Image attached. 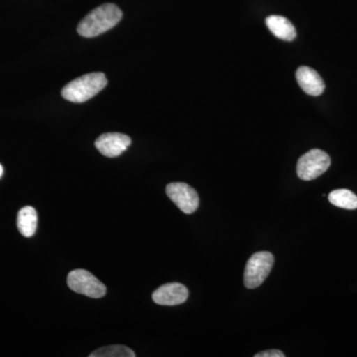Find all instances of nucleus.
Wrapping results in <instances>:
<instances>
[{"label":"nucleus","instance_id":"obj_15","mask_svg":"<svg viewBox=\"0 0 357 357\" xmlns=\"http://www.w3.org/2000/svg\"><path fill=\"white\" fill-rule=\"evenodd\" d=\"M2 175H3V167L0 164V178H1Z\"/></svg>","mask_w":357,"mask_h":357},{"label":"nucleus","instance_id":"obj_2","mask_svg":"<svg viewBox=\"0 0 357 357\" xmlns=\"http://www.w3.org/2000/svg\"><path fill=\"white\" fill-rule=\"evenodd\" d=\"M107 84V79L103 73H91L66 84L62 96L70 102L83 103L98 95Z\"/></svg>","mask_w":357,"mask_h":357},{"label":"nucleus","instance_id":"obj_6","mask_svg":"<svg viewBox=\"0 0 357 357\" xmlns=\"http://www.w3.org/2000/svg\"><path fill=\"white\" fill-rule=\"evenodd\" d=\"M166 194L183 213L191 215L198 210L199 195L191 185L185 183H171L166 187Z\"/></svg>","mask_w":357,"mask_h":357},{"label":"nucleus","instance_id":"obj_1","mask_svg":"<svg viewBox=\"0 0 357 357\" xmlns=\"http://www.w3.org/2000/svg\"><path fill=\"white\" fill-rule=\"evenodd\" d=\"M122 18V11L119 6L105 3L91 11L77 25V33L86 38H93L109 31L119 24Z\"/></svg>","mask_w":357,"mask_h":357},{"label":"nucleus","instance_id":"obj_14","mask_svg":"<svg viewBox=\"0 0 357 357\" xmlns=\"http://www.w3.org/2000/svg\"><path fill=\"white\" fill-rule=\"evenodd\" d=\"M255 357H285V354L280 351H277V349H270V351L255 354Z\"/></svg>","mask_w":357,"mask_h":357},{"label":"nucleus","instance_id":"obj_3","mask_svg":"<svg viewBox=\"0 0 357 357\" xmlns=\"http://www.w3.org/2000/svg\"><path fill=\"white\" fill-rule=\"evenodd\" d=\"M274 265V256L268 251H260L249 258L244 271V285L255 289L267 278Z\"/></svg>","mask_w":357,"mask_h":357},{"label":"nucleus","instance_id":"obj_5","mask_svg":"<svg viewBox=\"0 0 357 357\" xmlns=\"http://www.w3.org/2000/svg\"><path fill=\"white\" fill-rule=\"evenodd\" d=\"M331 166V158L323 150L312 149L303 155L297 164L298 177L312 181L323 175Z\"/></svg>","mask_w":357,"mask_h":357},{"label":"nucleus","instance_id":"obj_11","mask_svg":"<svg viewBox=\"0 0 357 357\" xmlns=\"http://www.w3.org/2000/svg\"><path fill=\"white\" fill-rule=\"evenodd\" d=\"M37 223H38V217H37V213L34 208L25 206V208H21L18 213L17 227L23 236H34L37 229Z\"/></svg>","mask_w":357,"mask_h":357},{"label":"nucleus","instance_id":"obj_8","mask_svg":"<svg viewBox=\"0 0 357 357\" xmlns=\"http://www.w3.org/2000/svg\"><path fill=\"white\" fill-rule=\"evenodd\" d=\"M189 297L187 287L180 283H168L154 291L152 299L161 306H177Z\"/></svg>","mask_w":357,"mask_h":357},{"label":"nucleus","instance_id":"obj_13","mask_svg":"<svg viewBox=\"0 0 357 357\" xmlns=\"http://www.w3.org/2000/svg\"><path fill=\"white\" fill-rule=\"evenodd\" d=\"M132 349L126 345H109L96 349L89 357H135Z\"/></svg>","mask_w":357,"mask_h":357},{"label":"nucleus","instance_id":"obj_10","mask_svg":"<svg viewBox=\"0 0 357 357\" xmlns=\"http://www.w3.org/2000/svg\"><path fill=\"white\" fill-rule=\"evenodd\" d=\"M266 25L277 38L284 41H293L297 36L295 27L290 20L283 16L271 15L266 18Z\"/></svg>","mask_w":357,"mask_h":357},{"label":"nucleus","instance_id":"obj_7","mask_svg":"<svg viewBox=\"0 0 357 357\" xmlns=\"http://www.w3.org/2000/svg\"><path fill=\"white\" fill-rule=\"evenodd\" d=\"M131 144L129 136L121 133H105L96 141V147L105 157L121 156Z\"/></svg>","mask_w":357,"mask_h":357},{"label":"nucleus","instance_id":"obj_4","mask_svg":"<svg viewBox=\"0 0 357 357\" xmlns=\"http://www.w3.org/2000/svg\"><path fill=\"white\" fill-rule=\"evenodd\" d=\"M68 286L70 290L89 298L100 299L107 294V287L91 272L77 269L68 275Z\"/></svg>","mask_w":357,"mask_h":357},{"label":"nucleus","instance_id":"obj_12","mask_svg":"<svg viewBox=\"0 0 357 357\" xmlns=\"http://www.w3.org/2000/svg\"><path fill=\"white\" fill-rule=\"evenodd\" d=\"M328 201L333 206L345 210H356L357 208V196L347 189L335 190L328 195Z\"/></svg>","mask_w":357,"mask_h":357},{"label":"nucleus","instance_id":"obj_9","mask_svg":"<svg viewBox=\"0 0 357 357\" xmlns=\"http://www.w3.org/2000/svg\"><path fill=\"white\" fill-rule=\"evenodd\" d=\"M296 79L301 89L312 96H319L324 93L326 84L319 73L312 68L302 66L296 72Z\"/></svg>","mask_w":357,"mask_h":357}]
</instances>
